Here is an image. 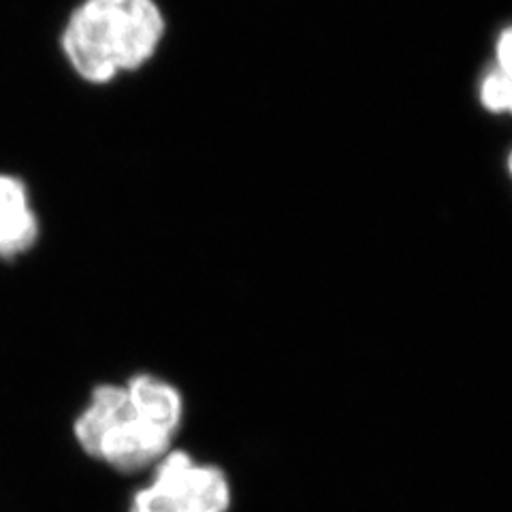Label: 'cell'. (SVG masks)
Listing matches in <instances>:
<instances>
[{
	"label": "cell",
	"mask_w": 512,
	"mask_h": 512,
	"mask_svg": "<svg viewBox=\"0 0 512 512\" xmlns=\"http://www.w3.org/2000/svg\"><path fill=\"white\" fill-rule=\"evenodd\" d=\"M182 419V393L163 378L139 374L124 387L96 389L75 423V436L90 457L118 472H137L171 451Z\"/></svg>",
	"instance_id": "cell-1"
},
{
	"label": "cell",
	"mask_w": 512,
	"mask_h": 512,
	"mask_svg": "<svg viewBox=\"0 0 512 512\" xmlns=\"http://www.w3.org/2000/svg\"><path fill=\"white\" fill-rule=\"evenodd\" d=\"M165 20L154 0H86L64 28L62 50L92 84L135 71L158 50Z\"/></svg>",
	"instance_id": "cell-2"
},
{
	"label": "cell",
	"mask_w": 512,
	"mask_h": 512,
	"mask_svg": "<svg viewBox=\"0 0 512 512\" xmlns=\"http://www.w3.org/2000/svg\"><path fill=\"white\" fill-rule=\"evenodd\" d=\"M231 504V480L220 466L169 451L156 463L152 483L133 495L128 512H229Z\"/></svg>",
	"instance_id": "cell-3"
},
{
	"label": "cell",
	"mask_w": 512,
	"mask_h": 512,
	"mask_svg": "<svg viewBox=\"0 0 512 512\" xmlns=\"http://www.w3.org/2000/svg\"><path fill=\"white\" fill-rule=\"evenodd\" d=\"M39 222L30 210L26 186L13 175H0V256L11 259L32 248Z\"/></svg>",
	"instance_id": "cell-4"
},
{
	"label": "cell",
	"mask_w": 512,
	"mask_h": 512,
	"mask_svg": "<svg viewBox=\"0 0 512 512\" xmlns=\"http://www.w3.org/2000/svg\"><path fill=\"white\" fill-rule=\"evenodd\" d=\"M478 99L491 114L512 116V24L495 39L493 60L478 82Z\"/></svg>",
	"instance_id": "cell-5"
},
{
	"label": "cell",
	"mask_w": 512,
	"mask_h": 512,
	"mask_svg": "<svg viewBox=\"0 0 512 512\" xmlns=\"http://www.w3.org/2000/svg\"><path fill=\"white\" fill-rule=\"evenodd\" d=\"M508 173H510V178H512V150L508 154Z\"/></svg>",
	"instance_id": "cell-6"
}]
</instances>
